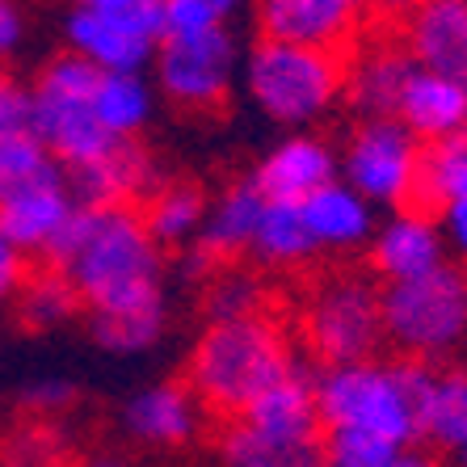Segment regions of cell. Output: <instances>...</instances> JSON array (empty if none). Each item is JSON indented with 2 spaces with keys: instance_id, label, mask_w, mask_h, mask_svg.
I'll return each instance as SVG.
<instances>
[{
  "instance_id": "obj_2",
  "label": "cell",
  "mask_w": 467,
  "mask_h": 467,
  "mask_svg": "<svg viewBox=\"0 0 467 467\" xmlns=\"http://www.w3.org/2000/svg\"><path fill=\"white\" fill-rule=\"evenodd\" d=\"M283 316H249V320H228L211 325L202 341L190 354L185 370V391L194 409H202L207 425L228 434L249 404L261 400L274 383L295 375L291 367V337H286Z\"/></svg>"
},
{
  "instance_id": "obj_30",
  "label": "cell",
  "mask_w": 467,
  "mask_h": 467,
  "mask_svg": "<svg viewBox=\"0 0 467 467\" xmlns=\"http://www.w3.org/2000/svg\"><path fill=\"white\" fill-rule=\"evenodd\" d=\"M400 446L383 442L358 430H325V463L328 467H383Z\"/></svg>"
},
{
  "instance_id": "obj_28",
  "label": "cell",
  "mask_w": 467,
  "mask_h": 467,
  "mask_svg": "<svg viewBox=\"0 0 467 467\" xmlns=\"http://www.w3.org/2000/svg\"><path fill=\"white\" fill-rule=\"evenodd\" d=\"M164 320V304L156 307H130V312H93V328L98 337L114 349H135L148 346V341L161 333Z\"/></svg>"
},
{
  "instance_id": "obj_4",
  "label": "cell",
  "mask_w": 467,
  "mask_h": 467,
  "mask_svg": "<svg viewBox=\"0 0 467 467\" xmlns=\"http://www.w3.org/2000/svg\"><path fill=\"white\" fill-rule=\"evenodd\" d=\"M304 307H299V341L316 362L341 367H367L383 346L379 320V278L370 265H316L304 270Z\"/></svg>"
},
{
  "instance_id": "obj_33",
  "label": "cell",
  "mask_w": 467,
  "mask_h": 467,
  "mask_svg": "<svg viewBox=\"0 0 467 467\" xmlns=\"http://www.w3.org/2000/svg\"><path fill=\"white\" fill-rule=\"evenodd\" d=\"M26 270H30V265L22 261V253H17L9 240L0 236V295H13V291H17V286L26 283Z\"/></svg>"
},
{
  "instance_id": "obj_16",
  "label": "cell",
  "mask_w": 467,
  "mask_h": 467,
  "mask_svg": "<svg viewBox=\"0 0 467 467\" xmlns=\"http://www.w3.org/2000/svg\"><path fill=\"white\" fill-rule=\"evenodd\" d=\"M367 265L375 278H388V283H409V278H421V274L438 270L442 265V244H438L434 223L400 215L375 240Z\"/></svg>"
},
{
  "instance_id": "obj_19",
  "label": "cell",
  "mask_w": 467,
  "mask_h": 467,
  "mask_svg": "<svg viewBox=\"0 0 467 467\" xmlns=\"http://www.w3.org/2000/svg\"><path fill=\"white\" fill-rule=\"evenodd\" d=\"M421 438L438 451L459 455L467 446V375L463 370H438L425 396V417H421Z\"/></svg>"
},
{
  "instance_id": "obj_15",
  "label": "cell",
  "mask_w": 467,
  "mask_h": 467,
  "mask_svg": "<svg viewBox=\"0 0 467 467\" xmlns=\"http://www.w3.org/2000/svg\"><path fill=\"white\" fill-rule=\"evenodd\" d=\"M244 430L265 438H283V442H307V438H320V413H316V391L307 388L299 375L274 383L261 400L249 404V413L240 417Z\"/></svg>"
},
{
  "instance_id": "obj_27",
  "label": "cell",
  "mask_w": 467,
  "mask_h": 467,
  "mask_svg": "<svg viewBox=\"0 0 467 467\" xmlns=\"http://www.w3.org/2000/svg\"><path fill=\"white\" fill-rule=\"evenodd\" d=\"M17 291H22V320L30 328L55 325V320H64V316H72L80 307L72 283H67L64 274L47 270V265H30V270H26V283L17 286Z\"/></svg>"
},
{
  "instance_id": "obj_14",
  "label": "cell",
  "mask_w": 467,
  "mask_h": 467,
  "mask_svg": "<svg viewBox=\"0 0 467 467\" xmlns=\"http://www.w3.org/2000/svg\"><path fill=\"white\" fill-rule=\"evenodd\" d=\"M328 173H333V156H328L325 143L291 140L286 148H278L270 161L261 164L253 185H257V194L265 202H291V207H299L316 190H325Z\"/></svg>"
},
{
  "instance_id": "obj_12",
  "label": "cell",
  "mask_w": 467,
  "mask_h": 467,
  "mask_svg": "<svg viewBox=\"0 0 467 467\" xmlns=\"http://www.w3.org/2000/svg\"><path fill=\"white\" fill-rule=\"evenodd\" d=\"M396 114H400V127L409 135H421L430 143L463 135L467 130V85L446 80V77H430V72L417 67L413 77H409V85H404Z\"/></svg>"
},
{
  "instance_id": "obj_37",
  "label": "cell",
  "mask_w": 467,
  "mask_h": 467,
  "mask_svg": "<svg viewBox=\"0 0 467 467\" xmlns=\"http://www.w3.org/2000/svg\"><path fill=\"white\" fill-rule=\"evenodd\" d=\"M455 459H459V467H467V446H463V451H459Z\"/></svg>"
},
{
  "instance_id": "obj_32",
  "label": "cell",
  "mask_w": 467,
  "mask_h": 467,
  "mask_svg": "<svg viewBox=\"0 0 467 467\" xmlns=\"http://www.w3.org/2000/svg\"><path fill=\"white\" fill-rule=\"evenodd\" d=\"M9 135H34V98L13 80H0V140Z\"/></svg>"
},
{
  "instance_id": "obj_20",
  "label": "cell",
  "mask_w": 467,
  "mask_h": 467,
  "mask_svg": "<svg viewBox=\"0 0 467 467\" xmlns=\"http://www.w3.org/2000/svg\"><path fill=\"white\" fill-rule=\"evenodd\" d=\"M127 425L148 442H185L190 430H194V400L185 383H164V388H152L148 396L127 409Z\"/></svg>"
},
{
  "instance_id": "obj_34",
  "label": "cell",
  "mask_w": 467,
  "mask_h": 467,
  "mask_svg": "<svg viewBox=\"0 0 467 467\" xmlns=\"http://www.w3.org/2000/svg\"><path fill=\"white\" fill-rule=\"evenodd\" d=\"M17 38H22V17L13 5H0V51H9Z\"/></svg>"
},
{
  "instance_id": "obj_6",
  "label": "cell",
  "mask_w": 467,
  "mask_h": 467,
  "mask_svg": "<svg viewBox=\"0 0 467 467\" xmlns=\"http://www.w3.org/2000/svg\"><path fill=\"white\" fill-rule=\"evenodd\" d=\"M346 64L349 55L257 43L249 59V85L274 119L299 122L320 114L337 93H346Z\"/></svg>"
},
{
  "instance_id": "obj_26",
  "label": "cell",
  "mask_w": 467,
  "mask_h": 467,
  "mask_svg": "<svg viewBox=\"0 0 467 467\" xmlns=\"http://www.w3.org/2000/svg\"><path fill=\"white\" fill-rule=\"evenodd\" d=\"M59 182V169L51 164L47 148L34 135H9L0 140V202L34 185Z\"/></svg>"
},
{
  "instance_id": "obj_10",
  "label": "cell",
  "mask_w": 467,
  "mask_h": 467,
  "mask_svg": "<svg viewBox=\"0 0 467 467\" xmlns=\"http://www.w3.org/2000/svg\"><path fill=\"white\" fill-rule=\"evenodd\" d=\"M400 43L421 72L467 85V0H434L404 9Z\"/></svg>"
},
{
  "instance_id": "obj_18",
  "label": "cell",
  "mask_w": 467,
  "mask_h": 467,
  "mask_svg": "<svg viewBox=\"0 0 467 467\" xmlns=\"http://www.w3.org/2000/svg\"><path fill=\"white\" fill-rule=\"evenodd\" d=\"M228 467H328L325 463V434L307 442H283V438L253 434L244 425H232L219 434Z\"/></svg>"
},
{
  "instance_id": "obj_29",
  "label": "cell",
  "mask_w": 467,
  "mask_h": 467,
  "mask_svg": "<svg viewBox=\"0 0 467 467\" xmlns=\"http://www.w3.org/2000/svg\"><path fill=\"white\" fill-rule=\"evenodd\" d=\"M88 9L98 13L106 26L140 38L148 47H152V38L164 34V5H156V0H93Z\"/></svg>"
},
{
  "instance_id": "obj_1",
  "label": "cell",
  "mask_w": 467,
  "mask_h": 467,
  "mask_svg": "<svg viewBox=\"0 0 467 467\" xmlns=\"http://www.w3.org/2000/svg\"><path fill=\"white\" fill-rule=\"evenodd\" d=\"M43 265L64 274L93 312L156 307V244L135 211L72 207L64 228L43 244Z\"/></svg>"
},
{
  "instance_id": "obj_36",
  "label": "cell",
  "mask_w": 467,
  "mask_h": 467,
  "mask_svg": "<svg viewBox=\"0 0 467 467\" xmlns=\"http://www.w3.org/2000/svg\"><path fill=\"white\" fill-rule=\"evenodd\" d=\"M383 467H438V459L430 451H396Z\"/></svg>"
},
{
  "instance_id": "obj_25",
  "label": "cell",
  "mask_w": 467,
  "mask_h": 467,
  "mask_svg": "<svg viewBox=\"0 0 467 467\" xmlns=\"http://www.w3.org/2000/svg\"><path fill=\"white\" fill-rule=\"evenodd\" d=\"M93 114L119 140L148 119V93L130 72H101V85L93 93Z\"/></svg>"
},
{
  "instance_id": "obj_31",
  "label": "cell",
  "mask_w": 467,
  "mask_h": 467,
  "mask_svg": "<svg viewBox=\"0 0 467 467\" xmlns=\"http://www.w3.org/2000/svg\"><path fill=\"white\" fill-rule=\"evenodd\" d=\"M232 13L223 0H173L164 5V38L169 34H207L219 30V22Z\"/></svg>"
},
{
  "instance_id": "obj_23",
  "label": "cell",
  "mask_w": 467,
  "mask_h": 467,
  "mask_svg": "<svg viewBox=\"0 0 467 467\" xmlns=\"http://www.w3.org/2000/svg\"><path fill=\"white\" fill-rule=\"evenodd\" d=\"M299 211H304V223L316 244H354V240L367 232V211H362L358 198L349 194V190H341V185L316 190L312 198L299 202Z\"/></svg>"
},
{
  "instance_id": "obj_3",
  "label": "cell",
  "mask_w": 467,
  "mask_h": 467,
  "mask_svg": "<svg viewBox=\"0 0 467 467\" xmlns=\"http://www.w3.org/2000/svg\"><path fill=\"white\" fill-rule=\"evenodd\" d=\"M430 383H434V367L417 358H396L388 367L328 370L316 391L320 430H358L391 446L421 442Z\"/></svg>"
},
{
  "instance_id": "obj_21",
  "label": "cell",
  "mask_w": 467,
  "mask_h": 467,
  "mask_svg": "<svg viewBox=\"0 0 467 467\" xmlns=\"http://www.w3.org/2000/svg\"><path fill=\"white\" fill-rule=\"evenodd\" d=\"M253 249L261 253L265 265H278V270L304 265L307 270L316 240L304 223V211L291 207V202H265V211L257 219V232H253Z\"/></svg>"
},
{
  "instance_id": "obj_8",
  "label": "cell",
  "mask_w": 467,
  "mask_h": 467,
  "mask_svg": "<svg viewBox=\"0 0 467 467\" xmlns=\"http://www.w3.org/2000/svg\"><path fill=\"white\" fill-rule=\"evenodd\" d=\"M362 9L346 0H265L257 9L261 43L304 47V51L354 55Z\"/></svg>"
},
{
  "instance_id": "obj_17",
  "label": "cell",
  "mask_w": 467,
  "mask_h": 467,
  "mask_svg": "<svg viewBox=\"0 0 467 467\" xmlns=\"http://www.w3.org/2000/svg\"><path fill=\"white\" fill-rule=\"evenodd\" d=\"M72 215L64 194V177L47 185H34L0 202V236L9 240L13 249H38L64 228V219Z\"/></svg>"
},
{
  "instance_id": "obj_22",
  "label": "cell",
  "mask_w": 467,
  "mask_h": 467,
  "mask_svg": "<svg viewBox=\"0 0 467 467\" xmlns=\"http://www.w3.org/2000/svg\"><path fill=\"white\" fill-rule=\"evenodd\" d=\"M67 30H72V43L88 55V64L98 67V72H130V67H140L143 55H148V43L106 26L88 5L72 13Z\"/></svg>"
},
{
  "instance_id": "obj_24",
  "label": "cell",
  "mask_w": 467,
  "mask_h": 467,
  "mask_svg": "<svg viewBox=\"0 0 467 467\" xmlns=\"http://www.w3.org/2000/svg\"><path fill=\"white\" fill-rule=\"evenodd\" d=\"M202 215V190L194 182H173V185H161L152 190V198L140 207V219L148 236L156 240H177L198 223Z\"/></svg>"
},
{
  "instance_id": "obj_5",
  "label": "cell",
  "mask_w": 467,
  "mask_h": 467,
  "mask_svg": "<svg viewBox=\"0 0 467 467\" xmlns=\"http://www.w3.org/2000/svg\"><path fill=\"white\" fill-rule=\"evenodd\" d=\"M379 320L400 358L434 362L467 333V270L438 265L409 283H388L379 291Z\"/></svg>"
},
{
  "instance_id": "obj_35",
  "label": "cell",
  "mask_w": 467,
  "mask_h": 467,
  "mask_svg": "<svg viewBox=\"0 0 467 467\" xmlns=\"http://www.w3.org/2000/svg\"><path fill=\"white\" fill-rule=\"evenodd\" d=\"M446 223H451L455 244L467 253V198H459V202H451V207H446Z\"/></svg>"
},
{
  "instance_id": "obj_9",
  "label": "cell",
  "mask_w": 467,
  "mask_h": 467,
  "mask_svg": "<svg viewBox=\"0 0 467 467\" xmlns=\"http://www.w3.org/2000/svg\"><path fill=\"white\" fill-rule=\"evenodd\" d=\"M417 161H421V143L409 135L396 119H370L354 130L349 140L346 169L362 194L383 198V202H400L413 190Z\"/></svg>"
},
{
  "instance_id": "obj_7",
  "label": "cell",
  "mask_w": 467,
  "mask_h": 467,
  "mask_svg": "<svg viewBox=\"0 0 467 467\" xmlns=\"http://www.w3.org/2000/svg\"><path fill=\"white\" fill-rule=\"evenodd\" d=\"M232 43L223 26L207 34H169L161 55V80L173 106L194 119H215L228 109Z\"/></svg>"
},
{
  "instance_id": "obj_13",
  "label": "cell",
  "mask_w": 467,
  "mask_h": 467,
  "mask_svg": "<svg viewBox=\"0 0 467 467\" xmlns=\"http://www.w3.org/2000/svg\"><path fill=\"white\" fill-rule=\"evenodd\" d=\"M261 211H265V198L257 194V185H236V190L223 198V207L215 211V219H211V228H207V236H202V244L194 249V257H190L194 274H207L211 278L215 270L236 265V261L244 257V249L253 244Z\"/></svg>"
},
{
  "instance_id": "obj_11",
  "label": "cell",
  "mask_w": 467,
  "mask_h": 467,
  "mask_svg": "<svg viewBox=\"0 0 467 467\" xmlns=\"http://www.w3.org/2000/svg\"><path fill=\"white\" fill-rule=\"evenodd\" d=\"M34 140L43 143L47 152L67 161L72 169L98 164L114 152V135L98 122L93 101L77 98H38L34 93Z\"/></svg>"
}]
</instances>
